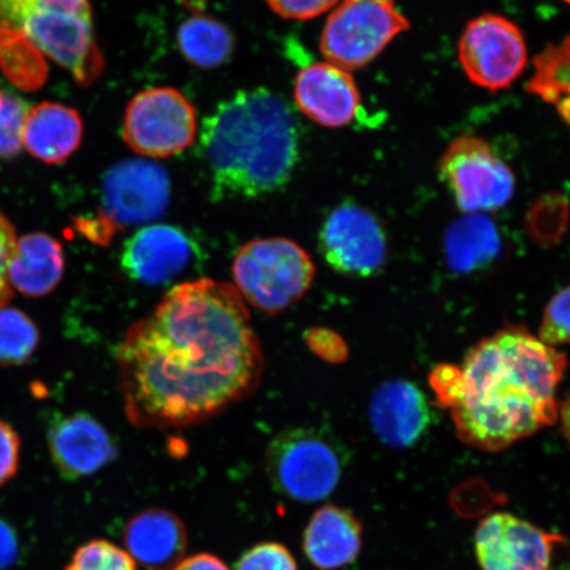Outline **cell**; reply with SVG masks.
<instances>
[{"label": "cell", "mask_w": 570, "mask_h": 570, "mask_svg": "<svg viewBox=\"0 0 570 570\" xmlns=\"http://www.w3.org/2000/svg\"><path fill=\"white\" fill-rule=\"evenodd\" d=\"M318 242L327 265L341 275L363 279L386 266V232L380 219L362 206L345 203L334 209L321 227Z\"/></svg>", "instance_id": "7c38bea8"}, {"label": "cell", "mask_w": 570, "mask_h": 570, "mask_svg": "<svg viewBox=\"0 0 570 570\" xmlns=\"http://www.w3.org/2000/svg\"><path fill=\"white\" fill-rule=\"evenodd\" d=\"M173 570H229V568L217 556L198 553L183 559Z\"/></svg>", "instance_id": "8d00e7d4"}, {"label": "cell", "mask_w": 570, "mask_h": 570, "mask_svg": "<svg viewBox=\"0 0 570 570\" xmlns=\"http://www.w3.org/2000/svg\"><path fill=\"white\" fill-rule=\"evenodd\" d=\"M49 453L63 479L95 475L118 458L116 440L87 412L55 420L48 431Z\"/></svg>", "instance_id": "5bb4252c"}, {"label": "cell", "mask_w": 570, "mask_h": 570, "mask_svg": "<svg viewBox=\"0 0 570 570\" xmlns=\"http://www.w3.org/2000/svg\"><path fill=\"white\" fill-rule=\"evenodd\" d=\"M19 556V540L16 530L0 519V570H9Z\"/></svg>", "instance_id": "d590c367"}, {"label": "cell", "mask_w": 570, "mask_h": 570, "mask_svg": "<svg viewBox=\"0 0 570 570\" xmlns=\"http://www.w3.org/2000/svg\"><path fill=\"white\" fill-rule=\"evenodd\" d=\"M539 336L544 344L553 347L570 344V285L548 303Z\"/></svg>", "instance_id": "f546056e"}, {"label": "cell", "mask_w": 570, "mask_h": 570, "mask_svg": "<svg viewBox=\"0 0 570 570\" xmlns=\"http://www.w3.org/2000/svg\"><path fill=\"white\" fill-rule=\"evenodd\" d=\"M128 422L140 430L204 423L258 389L265 356L234 285H176L117 348Z\"/></svg>", "instance_id": "6da1fadb"}, {"label": "cell", "mask_w": 570, "mask_h": 570, "mask_svg": "<svg viewBox=\"0 0 570 570\" xmlns=\"http://www.w3.org/2000/svg\"><path fill=\"white\" fill-rule=\"evenodd\" d=\"M197 127L195 106L181 91L151 88L138 92L128 104L122 132L134 153L166 159L194 145Z\"/></svg>", "instance_id": "30bf717a"}, {"label": "cell", "mask_w": 570, "mask_h": 570, "mask_svg": "<svg viewBox=\"0 0 570 570\" xmlns=\"http://www.w3.org/2000/svg\"><path fill=\"white\" fill-rule=\"evenodd\" d=\"M459 60L476 87L498 91L514 83L529 62L522 30L508 18L484 13L468 23L459 41Z\"/></svg>", "instance_id": "8fae6325"}, {"label": "cell", "mask_w": 570, "mask_h": 570, "mask_svg": "<svg viewBox=\"0 0 570 570\" xmlns=\"http://www.w3.org/2000/svg\"><path fill=\"white\" fill-rule=\"evenodd\" d=\"M441 180L466 214L503 208L515 190L512 170L489 142L473 135L451 141L439 164Z\"/></svg>", "instance_id": "9c48e42d"}, {"label": "cell", "mask_w": 570, "mask_h": 570, "mask_svg": "<svg viewBox=\"0 0 570 570\" xmlns=\"http://www.w3.org/2000/svg\"><path fill=\"white\" fill-rule=\"evenodd\" d=\"M295 102L313 122L341 128L358 117L361 96L347 70L330 62H315L298 71Z\"/></svg>", "instance_id": "2e32d148"}, {"label": "cell", "mask_w": 570, "mask_h": 570, "mask_svg": "<svg viewBox=\"0 0 570 570\" xmlns=\"http://www.w3.org/2000/svg\"><path fill=\"white\" fill-rule=\"evenodd\" d=\"M0 28L23 35L81 87L104 73L89 0H0Z\"/></svg>", "instance_id": "277c9868"}, {"label": "cell", "mask_w": 570, "mask_h": 570, "mask_svg": "<svg viewBox=\"0 0 570 570\" xmlns=\"http://www.w3.org/2000/svg\"><path fill=\"white\" fill-rule=\"evenodd\" d=\"M20 448L18 432L0 420V488L17 475L20 465Z\"/></svg>", "instance_id": "e575fe53"}, {"label": "cell", "mask_w": 570, "mask_h": 570, "mask_svg": "<svg viewBox=\"0 0 570 570\" xmlns=\"http://www.w3.org/2000/svg\"><path fill=\"white\" fill-rule=\"evenodd\" d=\"M17 233L0 212V308L11 302L13 289L9 281L10 263L17 249Z\"/></svg>", "instance_id": "1f68e13d"}, {"label": "cell", "mask_w": 570, "mask_h": 570, "mask_svg": "<svg viewBox=\"0 0 570 570\" xmlns=\"http://www.w3.org/2000/svg\"><path fill=\"white\" fill-rule=\"evenodd\" d=\"M66 273V254L59 240L46 233L18 238L10 263L12 289L27 297H45L57 288Z\"/></svg>", "instance_id": "44dd1931"}, {"label": "cell", "mask_w": 570, "mask_h": 570, "mask_svg": "<svg viewBox=\"0 0 570 570\" xmlns=\"http://www.w3.org/2000/svg\"><path fill=\"white\" fill-rule=\"evenodd\" d=\"M66 570H138L137 562L122 548L104 539L77 548Z\"/></svg>", "instance_id": "83f0119b"}, {"label": "cell", "mask_w": 570, "mask_h": 570, "mask_svg": "<svg viewBox=\"0 0 570 570\" xmlns=\"http://www.w3.org/2000/svg\"><path fill=\"white\" fill-rule=\"evenodd\" d=\"M199 148L214 199L274 194L291 180L298 160L294 112L268 89L238 91L204 120Z\"/></svg>", "instance_id": "3957f363"}, {"label": "cell", "mask_w": 570, "mask_h": 570, "mask_svg": "<svg viewBox=\"0 0 570 570\" xmlns=\"http://www.w3.org/2000/svg\"><path fill=\"white\" fill-rule=\"evenodd\" d=\"M527 91L553 106L570 127V35L559 45H548L534 57Z\"/></svg>", "instance_id": "cb8c5ba5"}, {"label": "cell", "mask_w": 570, "mask_h": 570, "mask_svg": "<svg viewBox=\"0 0 570 570\" xmlns=\"http://www.w3.org/2000/svg\"><path fill=\"white\" fill-rule=\"evenodd\" d=\"M125 544L134 561L142 568L173 570L187 552V529L174 512L151 509L127 523Z\"/></svg>", "instance_id": "ac0fdd59"}, {"label": "cell", "mask_w": 570, "mask_h": 570, "mask_svg": "<svg viewBox=\"0 0 570 570\" xmlns=\"http://www.w3.org/2000/svg\"><path fill=\"white\" fill-rule=\"evenodd\" d=\"M235 570H298L294 556L279 543H262L248 550Z\"/></svg>", "instance_id": "4dcf8cb0"}, {"label": "cell", "mask_w": 570, "mask_h": 570, "mask_svg": "<svg viewBox=\"0 0 570 570\" xmlns=\"http://www.w3.org/2000/svg\"><path fill=\"white\" fill-rule=\"evenodd\" d=\"M344 461L315 428H292L269 441L266 472L277 493L302 503L324 501L338 487Z\"/></svg>", "instance_id": "52a82bcc"}, {"label": "cell", "mask_w": 570, "mask_h": 570, "mask_svg": "<svg viewBox=\"0 0 570 570\" xmlns=\"http://www.w3.org/2000/svg\"><path fill=\"white\" fill-rule=\"evenodd\" d=\"M306 345L318 358L330 363H341L347 360L348 347L344 338L326 327H313L306 332Z\"/></svg>", "instance_id": "d6a6232c"}, {"label": "cell", "mask_w": 570, "mask_h": 570, "mask_svg": "<svg viewBox=\"0 0 570 570\" xmlns=\"http://www.w3.org/2000/svg\"><path fill=\"white\" fill-rule=\"evenodd\" d=\"M169 202L166 169L148 160L119 161L102 178L98 216L78 223V230L92 244L107 245L114 234L161 217Z\"/></svg>", "instance_id": "8992f818"}, {"label": "cell", "mask_w": 570, "mask_h": 570, "mask_svg": "<svg viewBox=\"0 0 570 570\" xmlns=\"http://www.w3.org/2000/svg\"><path fill=\"white\" fill-rule=\"evenodd\" d=\"M363 525L351 511L327 504L318 509L304 531L303 550L320 570H337L358 558Z\"/></svg>", "instance_id": "d6986e66"}, {"label": "cell", "mask_w": 570, "mask_h": 570, "mask_svg": "<svg viewBox=\"0 0 570 570\" xmlns=\"http://www.w3.org/2000/svg\"><path fill=\"white\" fill-rule=\"evenodd\" d=\"M195 242L180 227H142L126 242L120 266L132 281L158 285L174 281L195 258Z\"/></svg>", "instance_id": "9a60e30c"}, {"label": "cell", "mask_w": 570, "mask_h": 570, "mask_svg": "<svg viewBox=\"0 0 570 570\" xmlns=\"http://www.w3.org/2000/svg\"><path fill=\"white\" fill-rule=\"evenodd\" d=\"M83 122L71 107L42 102L28 111L23 131V147L33 158L48 164H60L81 146Z\"/></svg>", "instance_id": "ffe728a7"}, {"label": "cell", "mask_w": 570, "mask_h": 570, "mask_svg": "<svg viewBox=\"0 0 570 570\" xmlns=\"http://www.w3.org/2000/svg\"><path fill=\"white\" fill-rule=\"evenodd\" d=\"M38 325L23 311L0 308V366H21L38 351Z\"/></svg>", "instance_id": "484cf974"}, {"label": "cell", "mask_w": 570, "mask_h": 570, "mask_svg": "<svg viewBox=\"0 0 570 570\" xmlns=\"http://www.w3.org/2000/svg\"><path fill=\"white\" fill-rule=\"evenodd\" d=\"M562 2L570 4V0H562Z\"/></svg>", "instance_id": "f35d334b"}, {"label": "cell", "mask_w": 570, "mask_h": 570, "mask_svg": "<svg viewBox=\"0 0 570 570\" xmlns=\"http://www.w3.org/2000/svg\"><path fill=\"white\" fill-rule=\"evenodd\" d=\"M566 543L510 512H495L475 531V558L482 570H551L553 554Z\"/></svg>", "instance_id": "4fadbf2b"}, {"label": "cell", "mask_w": 570, "mask_h": 570, "mask_svg": "<svg viewBox=\"0 0 570 570\" xmlns=\"http://www.w3.org/2000/svg\"><path fill=\"white\" fill-rule=\"evenodd\" d=\"M177 42L185 59L202 69H216L229 62L235 47L229 28L205 16L185 20L178 28Z\"/></svg>", "instance_id": "603a6c76"}, {"label": "cell", "mask_w": 570, "mask_h": 570, "mask_svg": "<svg viewBox=\"0 0 570 570\" xmlns=\"http://www.w3.org/2000/svg\"><path fill=\"white\" fill-rule=\"evenodd\" d=\"M277 16L289 20H311L333 9L338 0H266Z\"/></svg>", "instance_id": "836d02e7"}, {"label": "cell", "mask_w": 570, "mask_h": 570, "mask_svg": "<svg viewBox=\"0 0 570 570\" xmlns=\"http://www.w3.org/2000/svg\"><path fill=\"white\" fill-rule=\"evenodd\" d=\"M370 423L377 439L392 448L419 443L432 424V411L415 383L396 380L381 384L370 403Z\"/></svg>", "instance_id": "e0dca14e"}, {"label": "cell", "mask_w": 570, "mask_h": 570, "mask_svg": "<svg viewBox=\"0 0 570 570\" xmlns=\"http://www.w3.org/2000/svg\"><path fill=\"white\" fill-rule=\"evenodd\" d=\"M561 432L568 441L570 446V395L566 399V402L560 405L559 410Z\"/></svg>", "instance_id": "74e56055"}, {"label": "cell", "mask_w": 570, "mask_h": 570, "mask_svg": "<svg viewBox=\"0 0 570 570\" xmlns=\"http://www.w3.org/2000/svg\"><path fill=\"white\" fill-rule=\"evenodd\" d=\"M315 276L311 255L288 238L249 240L233 261L235 289L249 305L268 315H277L302 301Z\"/></svg>", "instance_id": "5b68a950"}, {"label": "cell", "mask_w": 570, "mask_h": 570, "mask_svg": "<svg viewBox=\"0 0 570 570\" xmlns=\"http://www.w3.org/2000/svg\"><path fill=\"white\" fill-rule=\"evenodd\" d=\"M23 35L0 28V70L24 90L42 87L48 76L45 57Z\"/></svg>", "instance_id": "d4e9b609"}, {"label": "cell", "mask_w": 570, "mask_h": 570, "mask_svg": "<svg viewBox=\"0 0 570 570\" xmlns=\"http://www.w3.org/2000/svg\"><path fill=\"white\" fill-rule=\"evenodd\" d=\"M28 105L10 91L0 90V159H12L23 147Z\"/></svg>", "instance_id": "f1b7e54d"}, {"label": "cell", "mask_w": 570, "mask_h": 570, "mask_svg": "<svg viewBox=\"0 0 570 570\" xmlns=\"http://www.w3.org/2000/svg\"><path fill=\"white\" fill-rule=\"evenodd\" d=\"M502 238L497 225L483 214H468L445 234L444 254L449 269L472 275L493 266L502 254Z\"/></svg>", "instance_id": "7402d4cb"}, {"label": "cell", "mask_w": 570, "mask_h": 570, "mask_svg": "<svg viewBox=\"0 0 570 570\" xmlns=\"http://www.w3.org/2000/svg\"><path fill=\"white\" fill-rule=\"evenodd\" d=\"M410 27L395 0H342L326 20L320 49L333 66L356 70L374 61Z\"/></svg>", "instance_id": "ba28073f"}, {"label": "cell", "mask_w": 570, "mask_h": 570, "mask_svg": "<svg viewBox=\"0 0 570 570\" xmlns=\"http://www.w3.org/2000/svg\"><path fill=\"white\" fill-rule=\"evenodd\" d=\"M567 367L564 353L509 325L479 342L461 366L434 367L430 384L462 443L494 453L558 422L556 390Z\"/></svg>", "instance_id": "7a4b0ae2"}, {"label": "cell", "mask_w": 570, "mask_h": 570, "mask_svg": "<svg viewBox=\"0 0 570 570\" xmlns=\"http://www.w3.org/2000/svg\"><path fill=\"white\" fill-rule=\"evenodd\" d=\"M569 204L559 195H547L538 199L527 216V232L540 246L559 244L568 229Z\"/></svg>", "instance_id": "4316f807"}]
</instances>
